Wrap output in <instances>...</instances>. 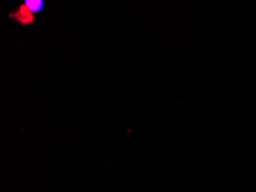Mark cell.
Here are the masks:
<instances>
[{"label": "cell", "instance_id": "6da1fadb", "mask_svg": "<svg viewBox=\"0 0 256 192\" xmlns=\"http://www.w3.org/2000/svg\"><path fill=\"white\" fill-rule=\"evenodd\" d=\"M8 17L10 19H13L14 21L20 23L21 26H30L36 22L34 13L24 5V4H22V5L18 6L14 12L10 13Z\"/></svg>", "mask_w": 256, "mask_h": 192}, {"label": "cell", "instance_id": "7a4b0ae2", "mask_svg": "<svg viewBox=\"0 0 256 192\" xmlns=\"http://www.w3.org/2000/svg\"><path fill=\"white\" fill-rule=\"evenodd\" d=\"M23 4L28 7V9L32 12L34 14L40 13L45 7V3L44 0H24Z\"/></svg>", "mask_w": 256, "mask_h": 192}]
</instances>
